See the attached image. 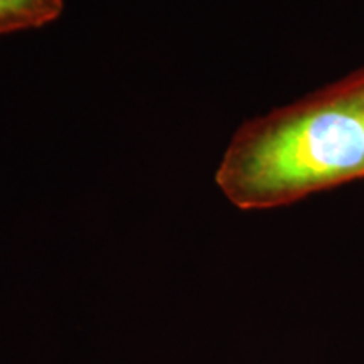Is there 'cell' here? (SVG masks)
Returning <instances> with one entry per match:
<instances>
[{"label":"cell","instance_id":"cell-2","mask_svg":"<svg viewBox=\"0 0 364 364\" xmlns=\"http://www.w3.org/2000/svg\"><path fill=\"white\" fill-rule=\"evenodd\" d=\"M63 9L65 0H0V36L51 24Z\"/></svg>","mask_w":364,"mask_h":364},{"label":"cell","instance_id":"cell-1","mask_svg":"<svg viewBox=\"0 0 364 364\" xmlns=\"http://www.w3.org/2000/svg\"><path fill=\"white\" fill-rule=\"evenodd\" d=\"M364 177V76L238 130L216 171L243 211L297 203Z\"/></svg>","mask_w":364,"mask_h":364}]
</instances>
